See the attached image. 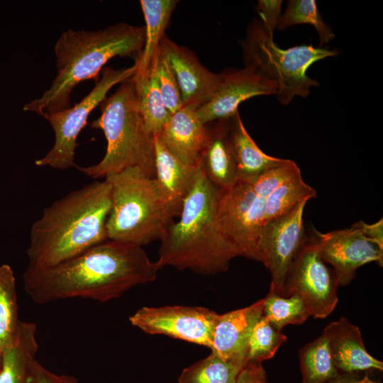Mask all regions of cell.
<instances>
[{
	"label": "cell",
	"instance_id": "cell-1",
	"mask_svg": "<svg viewBox=\"0 0 383 383\" xmlns=\"http://www.w3.org/2000/svg\"><path fill=\"white\" fill-rule=\"evenodd\" d=\"M159 270L141 246L107 240L54 267L28 266L23 287L40 304L69 298L106 302L153 282Z\"/></svg>",
	"mask_w": 383,
	"mask_h": 383
},
{
	"label": "cell",
	"instance_id": "cell-2",
	"mask_svg": "<svg viewBox=\"0 0 383 383\" xmlns=\"http://www.w3.org/2000/svg\"><path fill=\"white\" fill-rule=\"evenodd\" d=\"M111 194L108 181L96 180L45 208L30 228L28 266L54 267L109 240Z\"/></svg>",
	"mask_w": 383,
	"mask_h": 383
},
{
	"label": "cell",
	"instance_id": "cell-3",
	"mask_svg": "<svg viewBox=\"0 0 383 383\" xmlns=\"http://www.w3.org/2000/svg\"><path fill=\"white\" fill-rule=\"evenodd\" d=\"M221 190L199 165L194 182L183 201L179 218L172 222L160 238L159 269L172 267L203 275L226 271L236 255L216 221Z\"/></svg>",
	"mask_w": 383,
	"mask_h": 383
},
{
	"label": "cell",
	"instance_id": "cell-4",
	"mask_svg": "<svg viewBox=\"0 0 383 383\" xmlns=\"http://www.w3.org/2000/svg\"><path fill=\"white\" fill-rule=\"evenodd\" d=\"M145 27L121 22L98 30L64 31L54 50L57 74L42 96L23 106V111L42 116L70 106V96L80 82L95 79L114 57H135L140 53Z\"/></svg>",
	"mask_w": 383,
	"mask_h": 383
},
{
	"label": "cell",
	"instance_id": "cell-5",
	"mask_svg": "<svg viewBox=\"0 0 383 383\" xmlns=\"http://www.w3.org/2000/svg\"><path fill=\"white\" fill-rule=\"evenodd\" d=\"M99 106L101 115L91 127L103 131L107 142L106 153L98 163L77 168L97 179L136 167L155 178L154 136L140 113L131 79L121 82Z\"/></svg>",
	"mask_w": 383,
	"mask_h": 383
},
{
	"label": "cell",
	"instance_id": "cell-6",
	"mask_svg": "<svg viewBox=\"0 0 383 383\" xmlns=\"http://www.w3.org/2000/svg\"><path fill=\"white\" fill-rule=\"evenodd\" d=\"M300 169L286 159L252 183L239 182L221 191L216 221L218 226L237 256L257 261V240L262 227L277 218V187Z\"/></svg>",
	"mask_w": 383,
	"mask_h": 383
},
{
	"label": "cell",
	"instance_id": "cell-7",
	"mask_svg": "<svg viewBox=\"0 0 383 383\" xmlns=\"http://www.w3.org/2000/svg\"><path fill=\"white\" fill-rule=\"evenodd\" d=\"M104 179L112 191L108 239L141 247L160 240L176 216L155 178L131 167Z\"/></svg>",
	"mask_w": 383,
	"mask_h": 383
},
{
	"label": "cell",
	"instance_id": "cell-8",
	"mask_svg": "<svg viewBox=\"0 0 383 383\" xmlns=\"http://www.w3.org/2000/svg\"><path fill=\"white\" fill-rule=\"evenodd\" d=\"M245 66L272 82L277 87V98L282 105L289 104L294 96L306 97L311 87L318 82L306 72L314 62L335 57L338 50L311 45L282 49L278 47L264 28L260 20L249 26L242 42Z\"/></svg>",
	"mask_w": 383,
	"mask_h": 383
},
{
	"label": "cell",
	"instance_id": "cell-9",
	"mask_svg": "<svg viewBox=\"0 0 383 383\" xmlns=\"http://www.w3.org/2000/svg\"><path fill=\"white\" fill-rule=\"evenodd\" d=\"M135 64L125 69L106 67L91 91L73 106L50 113H43L55 134V143L46 155L35 161L39 167L48 166L65 170L74 165L77 138L86 126L91 112L106 97L116 84L130 79L135 73Z\"/></svg>",
	"mask_w": 383,
	"mask_h": 383
},
{
	"label": "cell",
	"instance_id": "cell-10",
	"mask_svg": "<svg viewBox=\"0 0 383 383\" xmlns=\"http://www.w3.org/2000/svg\"><path fill=\"white\" fill-rule=\"evenodd\" d=\"M308 201H302L262 228L257 245V261L271 274L270 292L287 296V282L294 261L306 235L303 215Z\"/></svg>",
	"mask_w": 383,
	"mask_h": 383
},
{
	"label": "cell",
	"instance_id": "cell-11",
	"mask_svg": "<svg viewBox=\"0 0 383 383\" xmlns=\"http://www.w3.org/2000/svg\"><path fill=\"white\" fill-rule=\"evenodd\" d=\"M338 287L333 269L321 257L316 236H306L289 273L287 296L299 294L310 316L322 319L335 309Z\"/></svg>",
	"mask_w": 383,
	"mask_h": 383
},
{
	"label": "cell",
	"instance_id": "cell-12",
	"mask_svg": "<svg viewBox=\"0 0 383 383\" xmlns=\"http://www.w3.org/2000/svg\"><path fill=\"white\" fill-rule=\"evenodd\" d=\"M218 315L202 306H143L129 321L148 334L165 335L211 349Z\"/></svg>",
	"mask_w": 383,
	"mask_h": 383
},
{
	"label": "cell",
	"instance_id": "cell-13",
	"mask_svg": "<svg viewBox=\"0 0 383 383\" xmlns=\"http://www.w3.org/2000/svg\"><path fill=\"white\" fill-rule=\"evenodd\" d=\"M321 257L329 264L339 286H346L361 266L376 262L383 265V248L364 235L355 223L350 228L326 233L313 228Z\"/></svg>",
	"mask_w": 383,
	"mask_h": 383
},
{
	"label": "cell",
	"instance_id": "cell-14",
	"mask_svg": "<svg viewBox=\"0 0 383 383\" xmlns=\"http://www.w3.org/2000/svg\"><path fill=\"white\" fill-rule=\"evenodd\" d=\"M276 85L250 67L221 74L211 99L196 109L203 124L231 118L244 101L260 95H276Z\"/></svg>",
	"mask_w": 383,
	"mask_h": 383
},
{
	"label": "cell",
	"instance_id": "cell-15",
	"mask_svg": "<svg viewBox=\"0 0 383 383\" xmlns=\"http://www.w3.org/2000/svg\"><path fill=\"white\" fill-rule=\"evenodd\" d=\"M160 52L174 72L183 106L197 109L211 99L221 81V74L208 70L193 52L177 44L166 35L161 42Z\"/></svg>",
	"mask_w": 383,
	"mask_h": 383
},
{
	"label": "cell",
	"instance_id": "cell-16",
	"mask_svg": "<svg viewBox=\"0 0 383 383\" xmlns=\"http://www.w3.org/2000/svg\"><path fill=\"white\" fill-rule=\"evenodd\" d=\"M263 299L246 307L219 314L216 323L211 353L243 368L252 328L262 315Z\"/></svg>",
	"mask_w": 383,
	"mask_h": 383
},
{
	"label": "cell",
	"instance_id": "cell-17",
	"mask_svg": "<svg viewBox=\"0 0 383 383\" xmlns=\"http://www.w3.org/2000/svg\"><path fill=\"white\" fill-rule=\"evenodd\" d=\"M323 331L328 338L335 366L340 373L383 370V362L366 350L360 331L346 318L328 324Z\"/></svg>",
	"mask_w": 383,
	"mask_h": 383
},
{
	"label": "cell",
	"instance_id": "cell-18",
	"mask_svg": "<svg viewBox=\"0 0 383 383\" xmlns=\"http://www.w3.org/2000/svg\"><path fill=\"white\" fill-rule=\"evenodd\" d=\"M207 128L198 165L209 180L221 191L238 182L236 163L231 146L228 119L217 121Z\"/></svg>",
	"mask_w": 383,
	"mask_h": 383
},
{
	"label": "cell",
	"instance_id": "cell-19",
	"mask_svg": "<svg viewBox=\"0 0 383 383\" xmlns=\"http://www.w3.org/2000/svg\"><path fill=\"white\" fill-rule=\"evenodd\" d=\"M207 128L196 109L182 106L172 113L157 136L165 147L183 162L196 166L202 150Z\"/></svg>",
	"mask_w": 383,
	"mask_h": 383
},
{
	"label": "cell",
	"instance_id": "cell-20",
	"mask_svg": "<svg viewBox=\"0 0 383 383\" xmlns=\"http://www.w3.org/2000/svg\"><path fill=\"white\" fill-rule=\"evenodd\" d=\"M155 179L176 216L194 182L198 165L186 164L172 154L154 136Z\"/></svg>",
	"mask_w": 383,
	"mask_h": 383
},
{
	"label": "cell",
	"instance_id": "cell-21",
	"mask_svg": "<svg viewBox=\"0 0 383 383\" xmlns=\"http://www.w3.org/2000/svg\"><path fill=\"white\" fill-rule=\"evenodd\" d=\"M231 146L236 163L238 182L252 183L286 159L270 156L261 150L246 131L238 111L228 119Z\"/></svg>",
	"mask_w": 383,
	"mask_h": 383
},
{
	"label": "cell",
	"instance_id": "cell-22",
	"mask_svg": "<svg viewBox=\"0 0 383 383\" xmlns=\"http://www.w3.org/2000/svg\"><path fill=\"white\" fill-rule=\"evenodd\" d=\"M179 1L140 0L145 26L143 49L135 59L133 77H143L155 67L165 31Z\"/></svg>",
	"mask_w": 383,
	"mask_h": 383
},
{
	"label": "cell",
	"instance_id": "cell-23",
	"mask_svg": "<svg viewBox=\"0 0 383 383\" xmlns=\"http://www.w3.org/2000/svg\"><path fill=\"white\" fill-rule=\"evenodd\" d=\"M37 326L20 321L12 345L2 353L0 383H32L35 355L38 350Z\"/></svg>",
	"mask_w": 383,
	"mask_h": 383
},
{
	"label": "cell",
	"instance_id": "cell-24",
	"mask_svg": "<svg viewBox=\"0 0 383 383\" xmlns=\"http://www.w3.org/2000/svg\"><path fill=\"white\" fill-rule=\"evenodd\" d=\"M131 79L134 85L138 109L145 126L153 136H158L171 114L162 99L155 67L145 76H132Z\"/></svg>",
	"mask_w": 383,
	"mask_h": 383
},
{
	"label": "cell",
	"instance_id": "cell-25",
	"mask_svg": "<svg viewBox=\"0 0 383 383\" xmlns=\"http://www.w3.org/2000/svg\"><path fill=\"white\" fill-rule=\"evenodd\" d=\"M301 383H327L340 373L334 365L326 333L303 346L299 351Z\"/></svg>",
	"mask_w": 383,
	"mask_h": 383
},
{
	"label": "cell",
	"instance_id": "cell-26",
	"mask_svg": "<svg viewBox=\"0 0 383 383\" xmlns=\"http://www.w3.org/2000/svg\"><path fill=\"white\" fill-rule=\"evenodd\" d=\"M20 323L18 315L16 278L11 267L0 266V351L10 347Z\"/></svg>",
	"mask_w": 383,
	"mask_h": 383
},
{
	"label": "cell",
	"instance_id": "cell-27",
	"mask_svg": "<svg viewBox=\"0 0 383 383\" xmlns=\"http://www.w3.org/2000/svg\"><path fill=\"white\" fill-rule=\"evenodd\" d=\"M263 300L262 316L279 331L287 325L301 324L310 316L303 299L296 293L285 297L269 292Z\"/></svg>",
	"mask_w": 383,
	"mask_h": 383
},
{
	"label": "cell",
	"instance_id": "cell-28",
	"mask_svg": "<svg viewBox=\"0 0 383 383\" xmlns=\"http://www.w3.org/2000/svg\"><path fill=\"white\" fill-rule=\"evenodd\" d=\"M243 368L211 353L206 357L184 368L179 383H235Z\"/></svg>",
	"mask_w": 383,
	"mask_h": 383
},
{
	"label": "cell",
	"instance_id": "cell-29",
	"mask_svg": "<svg viewBox=\"0 0 383 383\" xmlns=\"http://www.w3.org/2000/svg\"><path fill=\"white\" fill-rule=\"evenodd\" d=\"M309 24L316 30L322 47L335 38L331 27L322 18L314 0H291L282 15L277 28L285 30L298 24Z\"/></svg>",
	"mask_w": 383,
	"mask_h": 383
},
{
	"label": "cell",
	"instance_id": "cell-30",
	"mask_svg": "<svg viewBox=\"0 0 383 383\" xmlns=\"http://www.w3.org/2000/svg\"><path fill=\"white\" fill-rule=\"evenodd\" d=\"M287 340V336L274 328L262 315L252 328L249 335L246 364L262 363L272 358L281 345Z\"/></svg>",
	"mask_w": 383,
	"mask_h": 383
},
{
	"label": "cell",
	"instance_id": "cell-31",
	"mask_svg": "<svg viewBox=\"0 0 383 383\" xmlns=\"http://www.w3.org/2000/svg\"><path fill=\"white\" fill-rule=\"evenodd\" d=\"M158 88L163 102L172 115L183 106L180 90L166 58L160 52L155 66Z\"/></svg>",
	"mask_w": 383,
	"mask_h": 383
},
{
	"label": "cell",
	"instance_id": "cell-32",
	"mask_svg": "<svg viewBox=\"0 0 383 383\" xmlns=\"http://www.w3.org/2000/svg\"><path fill=\"white\" fill-rule=\"evenodd\" d=\"M282 0H260L256 6L260 21L270 37H273L281 18Z\"/></svg>",
	"mask_w": 383,
	"mask_h": 383
},
{
	"label": "cell",
	"instance_id": "cell-33",
	"mask_svg": "<svg viewBox=\"0 0 383 383\" xmlns=\"http://www.w3.org/2000/svg\"><path fill=\"white\" fill-rule=\"evenodd\" d=\"M32 383H79L78 380L72 375L57 374L52 372L37 360L34 363L33 372Z\"/></svg>",
	"mask_w": 383,
	"mask_h": 383
},
{
	"label": "cell",
	"instance_id": "cell-34",
	"mask_svg": "<svg viewBox=\"0 0 383 383\" xmlns=\"http://www.w3.org/2000/svg\"><path fill=\"white\" fill-rule=\"evenodd\" d=\"M265 375L262 363L248 362L240 370L235 383H257Z\"/></svg>",
	"mask_w": 383,
	"mask_h": 383
},
{
	"label": "cell",
	"instance_id": "cell-35",
	"mask_svg": "<svg viewBox=\"0 0 383 383\" xmlns=\"http://www.w3.org/2000/svg\"><path fill=\"white\" fill-rule=\"evenodd\" d=\"M365 237L378 244L383 248V220L381 218L372 224L362 221L355 223Z\"/></svg>",
	"mask_w": 383,
	"mask_h": 383
},
{
	"label": "cell",
	"instance_id": "cell-36",
	"mask_svg": "<svg viewBox=\"0 0 383 383\" xmlns=\"http://www.w3.org/2000/svg\"><path fill=\"white\" fill-rule=\"evenodd\" d=\"M361 372L340 373L336 378L327 383H381L373 381L367 374Z\"/></svg>",
	"mask_w": 383,
	"mask_h": 383
},
{
	"label": "cell",
	"instance_id": "cell-37",
	"mask_svg": "<svg viewBox=\"0 0 383 383\" xmlns=\"http://www.w3.org/2000/svg\"><path fill=\"white\" fill-rule=\"evenodd\" d=\"M257 383H269L267 381V375H265V376L262 377V378H260Z\"/></svg>",
	"mask_w": 383,
	"mask_h": 383
},
{
	"label": "cell",
	"instance_id": "cell-38",
	"mask_svg": "<svg viewBox=\"0 0 383 383\" xmlns=\"http://www.w3.org/2000/svg\"><path fill=\"white\" fill-rule=\"evenodd\" d=\"M1 362H2V353L0 351V370L1 367Z\"/></svg>",
	"mask_w": 383,
	"mask_h": 383
}]
</instances>
